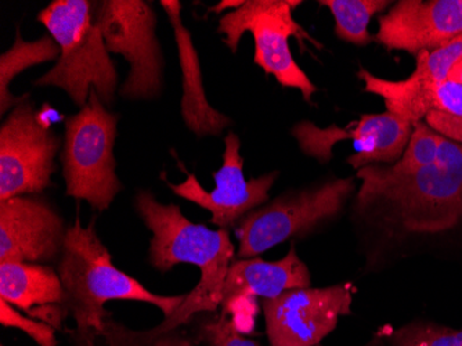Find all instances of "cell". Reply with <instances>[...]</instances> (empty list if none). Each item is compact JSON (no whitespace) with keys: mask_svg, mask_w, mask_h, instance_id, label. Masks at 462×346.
<instances>
[{"mask_svg":"<svg viewBox=\"0 0 462 346\" xmlns=\"http://www.w3.org/2000/svg\"><path fill=\"white\" fill-rule=\"evenodd\" d=\"M134 207L152 237L149 259L152 267L168 273L180 264L201 270V280L187 294L180 308L163 319L160 330L183 327L199 313L215 312L222 306V291L228 269L235 262V246L226 229L211 230L190 222L175 204H162L150 192H137Z\"/></svg>","mask_w":462,"mask_h":346,"instance_id":"1","label":"cell"},{"mask_svg":"<svg viewBox=\"0 0 462 346\" xmlns=\"http://www.w3.org/2000/svg\"><path fill=\"white\" fill-rule=\"evenodd\" d=\"M57 272L64 288L61 309L74 320L79 332L98 330L111 312L104 308L110 301H137L155 306L165 319L172 316L186 295H158L136 278L119 270L113 257L96 233L95 222L82 226L79 216L67 231Z\"/></svg>","mask_w":462,"mask_h":346,"instance_id":"2","label":"cell"},{"mask_svg":"<svg viewBox=\"0 0 462 346\" xmlns=\"http://www.w3.org/2000/svg\"><path fill=\"white\" fill-rule=\"evenodd\" d=\"M362 212L381 215L385 226L415 236L453 230L462 222V145L440 136L435 163L414 175L357 196Z\"/></svg>","mask_w":462,"mask_h":346,"instance_id":"3","label":"cell"},{"mask_svg":"<svg viewBox=\"0 0 462 346\" xmlns=\"http://www.w3.org/2000/svg\"><path fill=\"white\" fill-rule=\"evenodd\" d=\"M38 21L59 43L61 54L35 86L64 90L79 108L95 89L104 106H111L118 90V72L93 20V2L54 0L39 12Z\"/></svg>","mask_w":462,"mask_h":346,"instance_id":"4","label":"cell"},{"mask_svg":"<svg viewBox=\"0 0 462 346\" xmlns=\"http://www.w3.org/2000/svg\"><path fill=\"white\" fill-rule=\"evenodd\" d=\"M118 122V114L108 111L92 89L88 103L64 124L60 160L66 194L97 212L107 210L122 190L114 157Z\"/></svg>","mask_w":462,"mask_h":346,"instance_id":"5","label":"cell"},{"mask_svg":"<svg viewBox=\"0 0 462 346\" xmlns=\"http://www.w3.org/2000/svg\"><path fill=\"white\" fill-rule=\"evenodd\" d=\"M355 189V179H335L320 186L285 192L252 210L235 226L238 240L236 259H252L285 241L309 236L342 212Z\"/></svg>","mask_w":462,"mask_h":346,"instance_id":"6","label":"cell"},{"mask_svg":"<svg viewBox=\"0 0 462 346\" xmlns=\"http://www.w3.org/2000/svg\"><path fill=\"white\" fill-rule=\"evenodd\" d=\"M93 20L108 53L129 64L119 95L126 100H154L163 90L165 57L157 36V14L144 0L93 2Z\"/></svg>","mask_w":462,"mask_h":346,"instance_id":"7","label":"cell"},{"mask_svg":"<svg viewBox=\"0 0 462 346\" xmlns=\"http://www.w3.org/2000/svg\"><path fill=\"white\" fill-rule=\"evenodd\" d=\"M300 4L291 0H248L235 12L223 15L217 31L226 35V45L233 53L237 51L241 36L251 33L255 39L256 64L284 88L300 90L305 101L310 103L318 88L293 60L288 43L291 36H295L300 43L308 41L320 46L293 18L292 10Z\"/></svg>","mask_w":462,"mask_h":346,"instance_id":"8","label":"cell"},{"mask_svg":"<svg viewBox=\"0 0 462 346\" xmlns=\"http://www.w3.org/2000/svg\"><path fill=\"white\" fill-rule=\"evenodd\" d=\"M61 140L39 119L35 104L23 101L0 126V201L39 196L51 184Z\"/></svg>","mask_w":462,"mask_h":346,"instance_id":"9","label":"cell"},{"mask_svg":"<svg viewBox=\"0 0 462 346\" xmlns=\"http://www.w3.org/2000/svg\"><path fill=\"white\" fill-rule=\"evenodd\" d=\"M356 288L350 283L326 288H297L263 299L270 346H316L353 313Z\"/></svg>","mask_w":462,"mask_h":346,"instance_id":"10","label":"cell"},{"mask_svg":"<svg viewBox=\"0 0 462 346\" xmlns=\"http://www.w3.org/2000/svg\"><path fill=\"white\" fill-rule=\"evenodd\" d=\"M240 148V137L230 132L225 139L222 168L215 172L217 186L212 192H207L193 173H187L186 181L179 184L166 182L176 196L211 212V223L226 230L266 204L270 189L279 178V172L274 171L246 181Z\"/></svg>","mask_w":462,"mask_h":346,"instance_id":"11","label":"cell"},{"mask_svg":"<svg viewBox=\"0 0 462 346\" xmlns=\"http://www.w3.org/2000/svg\"><path fill=\"white\" fill-rule=\"evenodd\" d=\"M67 231L66 220L41 197L18 196L2 200L0 264L51 265L59 262Z\"/></svg>","mask_w":462,"mask_h":346,"instance_id":"12","label":"cell"},{"mask_svg":"<svg viewBox=\"0 0 462 346\" xmlns=\"http://www.w3.org/2000/svg\"><path fill=\"white\" fill-rule=\"evenodd\" d=\"M374 36L388 51H433L462 35V0H401Z\"/></svg>","mask_w":462,"mask_h":346,"instance_id":"13","label":"cell"},{"mask_svg":"<svg viewBox=\"0 0 462 346\" xmlns=\"http://www.w3.org/2000/svg\"><path fill=\"white\" fill-rule=\"evenodd\" d=\"M178 46L183 96H181V117L189 131L197 137L219 136L231 125V119L211 106L202 85L201 64L199 51L193 43L190 31L184 27L181 20V4L179 0H162Z\"/></svg>","mask_w":462,"mask_h":346,"instance_id":"14","label":"cell"},{"mask_svg":"<svg viewBox=\"0 0 462 346\" xmlns=\"http://www.w3.org/2000/svg\"><path fill=\"white\" fill-rule=\"evenodd\" d=\"M310 285V272L293 246L277 262L259 257L235 259L223 285L222 306L227 312L238 299H273L285 291L309 288Z\"/></svg>","mask_w":462,"mask_h":346,"instance_id":"15","label":"cell"},{"mask_svg":"<svg viewBox=\"0 0 462 346\" xmlns=\"http://www.w3.org/2000/svg\"><path fill=\"white\" fill-rule=\"evenodd\" d=\"M414 124L394 114H365L356 122L353 129H326L329 135V147L335 139L352 140L356 153L347 158V164L356 171L368 165H393L406 151Z\"/></svg>","mask_w":462,"mask_h":346,"instance_id":"16","label":"cell"},{"mask_svg":"<svg viewBox=\"0 0 462 346\" xmlns=\"http://www.w3.org/2000/svg\"><path fill=\"white\" fill-rule=\"evenodd\" d=\"M459 60H462V35L438 51L417 54V66L407 79H383L365 69L360 70L359 78L365 82V92L383 98L386 111L391 113L410 98L448 80L451 67Z\"/></svg>","mask_w":462,"mask_h":346,"instance_id":"17","label":"cell"},{"mask_svg":"<svg viewBox=\"0 0 462 346\" xmlns=\"http://www.w3.org/2000/svg\"><path fill=\"white\" fill-rule=\"evenodd\" d=\"M0 298L30 314L35 309L61 305L64 288L51 265L5 262L0 264Z\"/></svg>","mask_w":462,"mask_h":346,"instance_id":"18","label":"cell"},{"mask_svg":"<svg viewBox=\"0 0 462 346\" xmlns=\"http://www.w3.org/2000/svg\"><path fill=\"white\" fill-rule=\"evenodd\" d=\"M440 135L430 129L425 121L414 122L411 137L404 154L393 165H368L357 171L362 181L357 196H367L376 190L403 181L415 172L435 163L439 153Z\"/></svg>","mask_w":462,"mask_h":346,"instance_id":"19","label":"cell"},{"mask_svg":"<svg viewBox=\"0 0 462 346\" xmlns=\"http://www.w3.org/2000/svg\"><path fill=\"white\" fill-rule=\"evenodd\" d=\"M71 346H201L183 327L160 330H134L114 319L106 317L98 330H66Z\"/></svg>","mask_w":462,"mask_h":346,"instance_id":"20","label":"cell"},{"mask_svg":"<svg viewBox=\"0 0 462 346\" xmlns=\"http://www.w3.org/2000/svg\"><path fill=\"white\" fill-rule=\"evenodd\" d=\"M60 54H61V49L51 33H46L36 41L25 42L21 36L20 28H17L14 45L0 56V113L2 116H6L7 111H12L28 98V96L17 98L10 92L13 79L31 67L54 61V60L57 61Z\"/></svg>","mask_w":462,"mask_h":346,"instance_id":"21","label":"cell"},{"mask_svg":"<svg viewBox=\"0 0 462 346\" xmlns=\"http://www.w3.org/2000/svg\"><path fill=\"white\" fill-rule=\"evenodd\" d=\"M368 346H462L461 329L415 320L404 326H385L376 330Z\"/></svg>","mask_w":462,"mask_h":346,"instance_id":"22","label":"cell"},{"mask_svg":"<svg viewBox=\"0 0 462 346\" xmlns=\"http://www.w3.org/2000/svg\"><path fill=\"white\" fill-rule=\"evenodd\" d=\"M335 18V33L353 45L365 46L373 41L368 33L371 18L385 10L391 2L385 0H320Z\"/></svg>","mask_w":462,"mask_h":346,"instance_id":"23","label":"cell"},{"mask_svg":"<svg viewBox=\"0 0 462 346\" xmlns=\"http://www.w3.org/2000/svg\"><path fill=\"white\" fill-rule=\"evenodd\" d=\"M430 111L462 117V85L445 80L415 96L394 111V116L402 117L407 121H424Z\"/></svg>","mask_w":462,"mask_h":346,"instance_id":"24","label":"cell"},{"mask_svg":"<svg viewBox=\"0 0 462 346\" xmlns=\"http://www.w3.org/2000/svg\"><path fill=\"white\" fill-rule=\"evenodd\" d=\"M194 338L199 345L205 346H261L255 341L244 337L226 312L220 316L199 320Z\"/></svg>","mask_w":462,"mask_h":346,"instance_id":"25","label":"cell"},{"mask_svg":"<svg viewBox=\"0 0 462 346\" xmlns=\"http://www.w3.org/2000/svg\"><path fill=\"white\" fill-rule=\"evenodd\" d=\"M0 323L4 327L24 332L39 346H57L56 329L48 323L24 316L15 311L9 302L0 298Z\"/></svg>","mask_w":462,"mask_h":346,"instance_id":"26","label":"cell"},{"mask_svg":"<svg viewBox=\"0 0 462 346\" xmlns=\"http://www.w3.org/2000/svg\"><path fill=\"white\" fill-rule=\"evenodd\" d=\"M425 124L433 129L436 134L451 142L462 145V117L451 116V114L430 111L425 117Z\"/></svg>","mask_w":462,"mask_h":346,"instance_id":"27","label":"cell"},{"mask_svg":"<svg viewBox=\"0 0 462 346\" xmlns=\"http://www.w3.org/2000/svg\"><path fill=\"white\" fill-rule=\"evenodd\" d=\"M448 80L462 85V60L457 61L448 72Z\"/></svg>","mask_w":462,"mask_h":346,"instance_id":"28","label":"cell"},{"mask_svg":"<svg viewBox=\"0 0 462 346\" xmlns=\"http://www.w3.org/2000/svg\"><path fill=\"white\" fill-rule=\"evenodd\" d=\"M243 0H236V2H228V0H223V2H220L217 6L212 7V12L220 13L223 12L225 9H230V7H235V9H238V7L243 5Z\"/></svg>","mask_w":462,"mask_h":346,"instance_id":"29","label":"cell"},{"mask_svg":"<svg viewBox=\"0 0 462 346\" xmlns=\"http://www.w3.org/2000/svg\"><path fill=\"white\" fill-rule=\"evenodd\" d=\"M316 346H323V345H321V343H320V345H316Z\"/></svg>","mask_w":462,"mask_h":346,"instance_id":"30","label":"cell"}]
</instances>
